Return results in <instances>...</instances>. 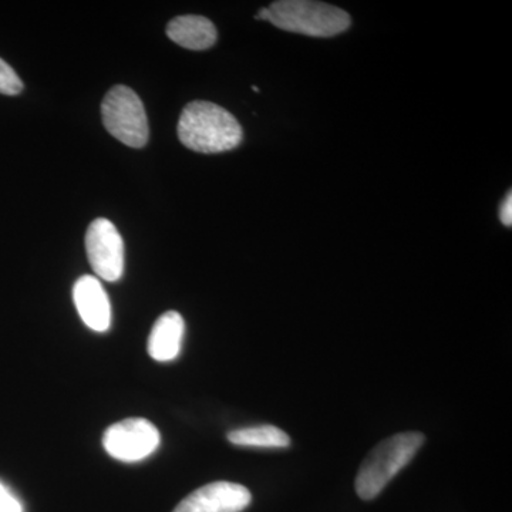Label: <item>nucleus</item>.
<instances>
[{"label": "nucleus", "mask_w": 512, "mask_h": 512, "mask_svg": "<svg viewBox=\"0 0 512 512\" xmlns=\"http://www.w3.org/2000/svg\"><path fill=\"white\" fill-rule=\"evenodd\" d=\"M251 501L252 495L244 485L217 481L185 497L174 512H241Z\"/></svg>", "instance_id": "0eeeda50"}, {"label": "nucleus", "mask_w": 512, "mask_h": 512, "mask_svg": "<svg viewBox=\"0 0 512 512\" xmlns=\"http://www.w3.org/2000/svg\"><path fill=\"white\" fill-rule=\"evenodd\" d=\"M252 90H254V92H256V93H258V92H259V89H258V87H256V86L252 87Z\"/></svg>", "instance_id": "2eb2a0df"}, {"label": "nucleus", "mask_w": 512, "mask_h": 512, "mask_svg": "<svg viewBox=\"0 0 512 512\" xmlns=\"http://www.w3.org/2000/svg\"><path fill=\"white\" fill-rule=\"evenodd\" d=\"M86 251L97 276L107 282L119 281L124 272V242L113 222L97 218L86 234Z\"/></svg>", "instance_id": "423d86ee"}, {"label": "nucleus", "mask_w": 512, "mask_h": 512, "mask_svg": "<svg viewBox=\"0 0 512 512\" xmlns=\"http://www.w3.org/2000/svg\"><path fill=\"white\" fill-rule=\"evenodd\" d=\"M167 36L174 43L190 50H207L217 42V28L204 16H177L167 25Z\"/></svg>", "instance_id": "9d476101"}, {"label": "nucleus", "mask_w": 512, "mask_h": 512, "mask_svg": "<svg viewBox=\"0 0 512 512\" xmlns=\"http://www.w3.org/2000/svg\"><path fill=\"white\" fill-rule=\"evenodd\" d=\"M0 512H23L22 504L8 488L0 483Z\"/></svg>", "instance_id": "ddd939ff"}, {"label": "nucleus", "mask_w": 512, "mask_h": 512, "mask_svg": "<svg viewBox=\"0 0 512 512\" xmlns=\"http://www.w3.org/2000/svg\"><path fill=\"white\" fill-rule=\"evenodd\" d=\"M73 299L80 318L90 329L96 332L109 330L111 306L109 296L99 279L90 275L77 279L73 288Z\"/></svg>", "instance_id": "6e6552de"}, {"label": "nucleus", "mask_w": 512, "mask_h": 512, "mask_svg": "<svg viewBox=\"0 0 512 512\" xmlns=\"http://www.w3.org/2000/svg\"><path fill=\"white\" fill-rule=\"evenodd\" d=\"M229 443L241 447L286 448L291 446V437L275 426H256L229 431Z\"/></svg>", "instance_id": "9b49d317"}, {"label": "nucleus", "mask_w": 512, "mask_h": 512, "mask_svg": "<svg viewBox=\"0 0 512 512\" xmlns=\"http://www.w3.org/2000/svg\"><path fill=\"white\" fill-rule=\"evenodd\" d=\"M23 90V82L18 73L5 60L0 59V94L16 96Z\"/></svg>", "instance_id": "f8f14e48"}, {"label": "nucleus", "mask_w": 512, "mask_h": 512, "mask_svg": "<svg viewBox=\"0 0 512 512\" xmlns=\"http://www.w3.org/2000/svg\"><path fill=\"white\" fill-rule=\"evenodd\" d=\"M103 124L111 136L128 147L146 146L150 128L143 101L130 87L114 86L101 104Z\"/></svg>", "instance_id": "20e7f679"}, {"label": "nucleus", "mask_w": 512, "mask_h": 512, "mask_svg": "<svg viewBox=\"0 0 512 512\" xmlns=\"http://www.w3.org/2000/svg\"><path fill=\"white\" fill-rule=\"evenodd\" d=\"M185 333L183 316L178 312H165L154 323L148 338V355L157 362H170L180 355Z\"/></svg>", "instance_id": "1a4fd4ad"}, {"label": "nucleus", "mask_w": 512, "mask_h": 512, "mask_svg": "<svg viewBox=\"0 0 512 512\" xmlns=\"http://www.w3.org/2000/svg\"><path fill=\"white\" fill-rule=\"evenodd\" d=\"M177 131L185 147L202 154L234 150L244 138L238 120L229 111L210 101L187 104L178 121Z\"/></svg>", "instance_id": "f257e3e1"}, {"label": "nucleus", "mask_w": 512, "mask_h": 512, "mask_svg": "<svg viewBox=\"0 0 512 512\" xmlns=\"http://www.w3.org/2000/svg\"><path fill=\"white\" fill-rule=\"evenodd\" d=\"M501 221L505 227L510 228L512 225V197L511 192H508L507 198L503 202V207H501L500 211Z\"/></svg>", "instance_id": "4468645a"}, {"label": "nucleus", "mask_w": 512, "mask_h": 512, "mask_svg": "<svg viewBox=\"0 0 512 512\" xmlns=\"http://www.w3.org/2000/svg\"><path fill=\"white\" fill-rule=\"evenodd\" d=\"M268 22L285 32L332 37L349 29L350 16L328 3L279 0L268 6Z\"/></svg>", "instance_id": "7ed1b4c3"}, {"label": "nucleus", "mask_w": 512, "mask_h": 512, "mask_svg": "<svg viewBox=\"0 0 512 512\" xmlns=\"http://www.w3.org/2000/svg\"><path fill=\"white\" fill-rule=\"evenodd\" d=\"M424 441L426 437L419 431L394 434L389 439L380 441L367 454L357 471L355 481L357 495L365 501L376 498L386 485L413 460Z\"/></svg>", "instance_id": "f03ea898"}, {"label": "nucleus", "mask_w": 512, "mask_h": 512, "mask_svg": "<svg viewBox=\"0 0 512 512\" xmlns=\"http://www.w3.org/2000/svg\"><path fill=\"white\" fill-rule=\"evenodd\" d=\"M160 431L146 419H127L106 430L103 446L107 453L124 463H136L160 446Z\"/></svg>", "instance_id": "39448f33"}]
</instances>
